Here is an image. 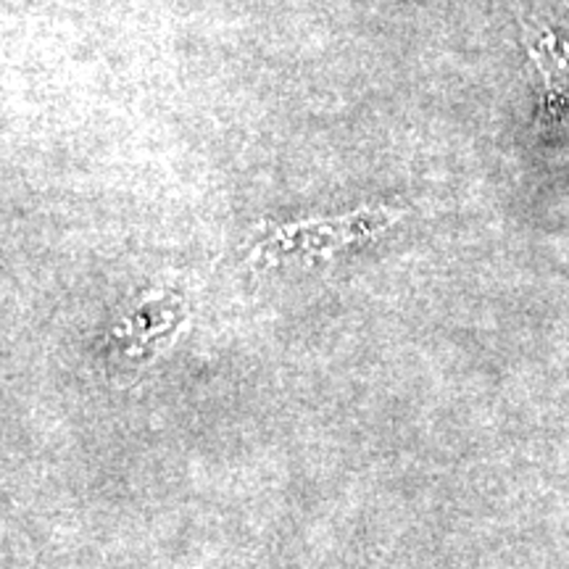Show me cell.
Here are the masks:
<instances>
[{
    "instance_id": "6da1fadb",
    "label": "cell",
    "mask_w": 569,
    "mask_h": 569,
    "mask_svg": "<svg viewBox=\"0 0 569 569\" xmlns=\"http://www.w3.org/2000/svg\"><path fill=\"white\" fill-rule=\"evenodd\" d=\"M525 46L543 80V111L569 106V42L549 30H525Z\"/></svg>"
}]
</instances>
